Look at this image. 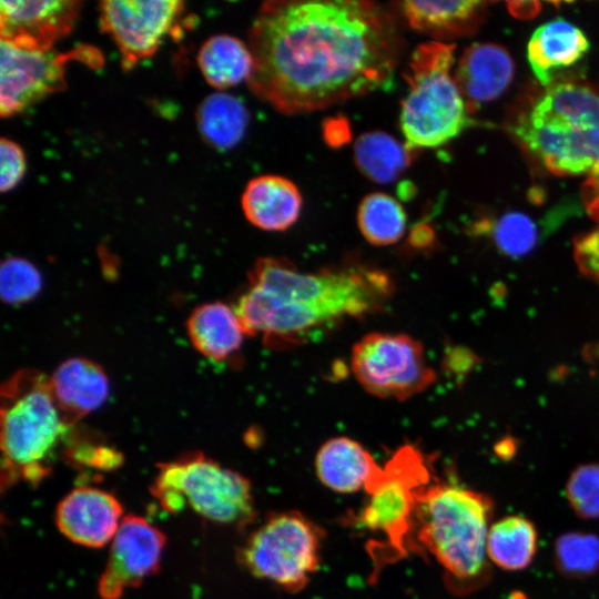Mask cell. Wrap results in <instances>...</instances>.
<instances>
[{"instance_id":"1f68e13d","label":"cell","mask_w":599,"mask_h":599,"mask_svg":"<svg viewBox=\"0 0 599 599\" xmlns=\"http://www.w3.org/2000/svg\"><path fill=\"white\" fill-rule=\"evenodd\" d=\"M64 456L73 465L95 470H113L123 460L121 453L113 447L99 444L88 438H80L73 432L64 446Z\"/></svg>"},{"instance_id":"d4e9b609","label":"cell","mask_w":599,"mask_h":599,"mask_svg":"<svg viewBox=\"0 0 599 599\" xmlns=\"http://www.w3.org/2000/svg\"><path fill=\"white\" fill-rule=\"evenodd\" d=\"M535 525L524 516H507L490 525L487 556L505 570H521L530 565L537 551Z\"/></svg>"},{"instance_id":"7402d4cb","label":"cell","mask_w":599,"mask_h":599,"mask_svg":"<svg viewBox=\"0 0 599 599\" xmlns=\"http://www.w3.org/2000/svg\"><path fill=\"white\" fill-rule=\"evenodd\" d=\"M193 346L204 356L221 362L231 357L247 336L234 307L222 302L197 306L187 319Z\"/></svg>"},{"instance_id":"277c9868","label":"cell","mask_w":599,"mask_h":599,"mask_svg":"<svg viewBox=\"0 0 599 599\" xmlns=\"http://www.w3.org/2000/svg\"><path fill=\"white\" fill-rule=\"evenodd\" d=\"M75 425L58 407L49 377L35 369L13 374L1 388V488L45 479Z\"/></svg>"},{"instance_id":"603a6c76","label":"cell","mask_w":599,"mask_h":599,"mask_svg":"<svg viewBox=\"0 0 599 599\" xmlns=\"http://www.w3.org/2000/svg\"><path fill=\"white\" fill-rule=\"evenodd\" d=\"M196 61L205 81L219 90L248 81L254 68L250 47L229 34L210 37L201 45Z\"/></svg>"},{"instance_id":"d6a6232c","label":"cell","mask_w":599,"mask_h":599,"mask_svg":"<svg viewBox=\"0 0 599 599\" xmlns=\"http://www.w3.org/2000/svg\"><path fill=\"white\" fill-rule=\"evenodd\" d=\"M0 190H12L23 177L26 158L22 149L14 141L1 138L0 140Z\"/></svg>"},{"instance_id":"30bf717a","label":"cell","mask_w":599,"mask_h":599,"mask_svg":"<svg viewBox=\"0 0 599 599\" xmlns=\"http://www.w3.org/2000/svg\"><path fill=\"white\" fill-rule=\"evenodd\" d=\"M351 369L364 390L383 399H409L436 380L420 342L402 333L363 336L353 346Z\"/></svg>"},{"instance_id":"4dcf8cb0","label":"cell","mask_w":599,"mask_h":599,"mask_svg":"<svg viewBox=\"0 0 599 599\" xmlns=\"http://www.w3.org/2000/svg\"><path fill=\"white\" fill-rule=\"evenodd\" d=\"M566 496L577 516L599 518V463L578 466L569 476Z\"/></svg>"},{"instance_id":"e575fe53","label":"cell","mask_w":599,"mask_h":599,"mask_svg":"<svg viewBox=\"0 0 599 599\" xmlns=\"http://www.w3.org/2000/svg\"><path fill=\"white\" fill-rule=\"evenodd\" d=\"M581 197L588 214L599 222V166L583 182Z\"/></svg>"},{"instance_id":"5b68a950","label":"cell","mask_w":599,"mask_h":599,"mask_svg":"<svg viewBox=\"0 0 599 599\" xmlns=\"http://www.w3.org/2000/svg\"><path fill=\"white\" fill-rule=\"evenodd\" d=\"M515 132L554 174L591 173L599 166V93L573 81L552 82Z\"/></svg>"},{"instance_id":"8fae6325","label":"cell","mask_w":599,"mask_h":599,"mask_svg":"<svg viewBox=\"0 0 599 599\" xmlns=\"http://www.w3.org/2000/svg\"><path fill=\"white\" fill-rule=\"evenodd\" d=\"M71 59L90 65L102 62L100 53L91 47L71 52L33 50L0 42V113L11 116L64 88L65 64Z\"/></svg>"},{"instance_id":"7c38bea8","label":"cell","mask_w":599,"mask_h":599,"mask_svg":"<svg viewBox=\"0 0 599 599\" xmlns=\"http://www.w3.org/2000/svg\"><path fill=\"white\" fill-rule=\"evenodd\" d=\"M184 2L179 0H104L100 28L118 47L124 70L151 57L167 34L182 28Z\"/></svg>"},{"instance_id":"44dd1931","label":"cell","mask_w":599,"mask_h":599,"mask_svg":"<svg viewBox=\"0 0 599 599\" xmlns=\"http://www.w3.org/2000/svg\"><path fill=\"white\" fill-rule=\"evenodd\" d=\"M485 6V2L474 0L398 2L399 11L408 26L435 39L471 33L483 18Z\"/></svg>"},{"instance_id":"836d02e7","label":"cell","mask_w":599,"mask_h":599,"mask_svg":"<svg viewBox=\"0 0 599 599\" xmlns=\"http://www.w3.org/2000/svg\"><path fill=\"white\" fill-rule=\"evenodd\" d=\"M575 260L579 271L599 284V226L575 241Z\"/></svg>"},{"instance_id":"9c48e42d","label":"cell","mask_w":599,"mask_h":599,"mask_svg":"<svg viewBox=\"0 0 599 599\" xmlns=\"http://www.w3.org/2000/svg\"><path fill=\"white\" fill-rule=\"evenodd\" d=\"M322 528L296 510L268 515L237 550V560L255 578L286 592L302 591L318 570Z\"/></svg>"},{"instance_id":"d590c367","label":"cell","mask_w":599,"mask_h":599,"mask_svg":"<svg viewBox=\"0 0 599 599\" xmlns=\"http://www.w3.org/2000/svg\"><path fill=\"white\" fill-rule=\"evenodd\" d=\"M325 141L332 146H341L351 139V130L344 118L327 119L323 128Z\"/></svg>"},{"instance_id":"cb8c5ba5","label":"cell","mask_w":599,"mask_h":599,"mask_svg":"<svg viewBox=\"0 0 599 599\" xmlns=\"http://www.w3.org/2000/svg\"><path fill=\"white\" fill-rule=\"evenodd\" d=\"M199 132L209 145L225 151L244 136L250 114L241 99L215 92L205 97L195 113Z\"/></svg>"},{"instance_id":"7a4b0ae2","label":"cell","mask_w":599,"mask_h":599,"mask_svg":"<svg viewBox=\"0 0 599 599\" xmlns=\"http://www.w3.org/2000/svg\"><path fill=\"white\" fill-rule=\"evenodd\" d=\"M394 292L390 275L379 268L304 272L285 258L260 257L234 309L247 336L284 348L342 319L382 311Z\"/></svg>"},{"instance_id":"d6986e66","label":"cell","mask_w":599,"mask_h":599,"mask_svg":"<svg viewBox=\"0 0 599 599\" xmlns=\"http://www.w3.org/2000/svg\"><path fill=\"white\" fill-rule=\"evenodd\" d=\"M302 203L297 186L291 180L275 174L252 179L241 197L247 221L270 232L290 229L301 214Z\"/></svg>"},{"instance_id":"f1b7e54d","label":"cell","mask_w":599,"mask_h":599,"mask_svg":"<svg viewBox=\"0 0 599 599\" xmlns=\"http://www.w3.org/2000/svg\"><path fill=\"white\" fill-rule=\"evenodd\" d=\"M42 286L41 274L28 260L6 258L0 268V292L3 302L14 305L31 301Z\"/></svg>"},{"instance_id":"f546056e","label":"cell","mask_w":599,"mask_h":599,"mask_svg":"<svg viewBox=\"0 0 599 599\" xmlns=\"http://www.w3.org/2000/svg\"><path fill=\"white\" fill-rule=\"evenodd\" d=\"M493 236L499 250L509 256H522L536 245L538 230L526 214L511 212L499 217Z\"/></svg>"},{"instance_id":"ffe728a7","label":"cell","mask_w":599,"mask_h":599,"mask_svg":"<svg viewBox=\"0 0 599 599\" xmlns=\"http://www.w3.org/2000/svg\"><path fill=\"white\" fill-rule=\"evenodd\" d=\"M589 49L583 32L564 19L541 24L528 43V61L537 80L548 87L556 71L570 67Z\"/></svg>"},{"instance_id":"83f0119b","label":"cell","mask_w":599,"mask_h":599,"mask_svg":"<svg viewBox=\"0 0 599 599\" xmlns=\"http://www.w3.org/2000/svg\"><path fill=\"white\" fill-rule=\"evenodd\" d=\"M554 555L562 575L573 578L591 576L599 569V538L581 531L564 534L556 540Z\"/></svg>"},{"instance_id":"9a60e30c","label":"cell","mask_w":599,"mask_h":599,"mask_svg":"<svg viewBox=\"0 0 599 599\" xmlns=\"http://www.w3.org/2000/svg\"><path fill=\"white\" fill-rule=\"evenodd\" d=\"M123 509L118 498L103 489L79 486L65 495L55 509V525L69 540L89 548L112 541Z\"/></svg>"},{"instance_id":"52a82bcc","label":"cell","mask_w":599,"mask_h":599,"mask_svg":"<svg viewBox=\"0 0 599 599\" xmlns=\"http://www.w3.org/2000/svg\"><path fill=\"white\" fill-rule=\"evenodd\" d=\"M454 52L455 44L429 41L409 57L400 130L412 151L445 144L469 123L466 102L450 74Z\"/></svg>"},{"instance_id":"ba28073f","label":"cell","mask_w":599,"mask_h":599,"mask_svg":"<svg viewBox=\"0 0 599 599\" xmlns=\"http://www.w3.org/2000/svg\"><path fill=\"white\" fill-rule=\"evenodd\" d=\"M428 483L429 473L422 454L413 446H404L365 491L368 499L354 525L376 536L367 546L375 570L413 550L417 495Z\"/></svg>"},{"instance_id":"4316f807","label":"cell","mask_w":599,"mask_h":599,"mask_svg":"<svg viewBox=\"0 0 599 599\" xmlns=\"http://www.w3.org/2000/svg\"><path fill=\"white\" fill-rule=\"evenodd\" d=\"M407 217L402 204L383 192L367 194L357 210V225L364 238L376 246L398 242L406 231Z\"/></svg>"},{"instance_id":"8992f818","label":"cell","mask_w":599,"mask_h":599,"mask_svg":"<svg viewBox=\"0 0 599 599\" xmlns=\"http://www.w3.org/2000/svg\"><path fill=\"white\" fill-rule=\"evenodd\" d=\"M150 491L167 512L189 507L207 521L240 530L257 515L250 480L203 453L159 464Z\"/></svg>"},{"instance_id":"5bb4252c","label":"cell","mask_w":599,"mask_h":599,"mask_svg":"<svg viewBox=\"0 0 599 599\" xmlns=\"http://www.w3.org/2000/svg\"><path fill=\"white\" fill-rule=\"evenodd\" d=\"M81 4L74 0L1 1V40L27 49L52 50L73 29Z\"/></svg>"},{"instance_id":"6da1fadb","label":"cell","mask_w":599,"mask_h":599,"mask_svg":"<svg viewBox=\"0 0 599 599\" xmlns=\"http://www.w3.org/2000/svg\"><path fill=\"white\" fill-rule=\"evenodd\" d=\"M247 81L284 114L307 113L387 88L404 51L390 12L373 1H267L250 29Z\"/></svg>"},{"instance_id":"484cf974","label":"cell","mask_w":599,"mask_h":599,"mask_svg":"<svg viewBox=\"0 0 599 599\" xmlns=\"http://www.w3.org/2000/svg\"><path fill=\"white\" fill-rule=\"evenodd\" d=\"M413 152L405 143L380 131L363 133L354 144L356 166L377 183L396 180L410 164Z\"/></svg>"},{"instance_id":"e0dca14e","label":"cell","mask_w":599,"mask_h":599,"mask_svg":"<svg viewBox=\"0 0 599 599\" xmlns=\"http://www.w3.org/2000/svg\"><path fill=\"white\" fill-rule=\"evenodd\" d=\"M382 470L383 466L361 443L345 436L329 438L315 456L318 480L339 494L366 491Z\"/></svg>"},{"instance_id":"4fadbf2b","label":"cell","mask_w":599,"mask_h":599,"mask_svg":"<svg viewBox=\"0 0 599 599\" xmlns=\"http://www.w3.org/2000/svg\"><path fill=\"white\" fill-rule=\"evenodd\" d=\"M166 538L145 518L123 517L112 539L106 565L98 581L102 599H120L160 570Z\"/></svg>"},{"instance_id":"2e32d148","label":"cell","mask_w":599,"mask_h":599,"mask_svg":"<svg viewBox=\"0 0 599 599\" xmlns=\"http://www.w3.org/2000/svg\"><path fill=\"white\" fill-rule=\"evenodd\" d=\"M514 71L512 59L501 45L475 43L468 47L454 75L468 111L499 98L511 83Z\"/></svg>"},{"instance_id":"ac0fdd59","label":"cell","mask_w":599,"mask_h":599,"mask_svg":"<svg viewBox=\"0 0 599 599\" xmlns=\"http://www.w3.org/2000/svg\"><path fill=\"white\" fill-rule=\"evenodd\" d=\"M49 385L58 407L73 425L99 408L109 395L104 370L87 358L73 357L60 364Z\"/></svg>"},{"instance_id":"3957f363","label":"cell","mask_w":599,"mask_h":599,"mask_svg":"<svg viewBox=\"0 0 599 599\" xmlns=\"http://www.w3.org/2000/svg\"><path fill=\"white\" fill-rule=\"evenodd\" d=\"M490 499L454 483H428L417 495L413 550L432 556L453 590L478 585L487 570Z\"/></svg>"}]
</instances>
